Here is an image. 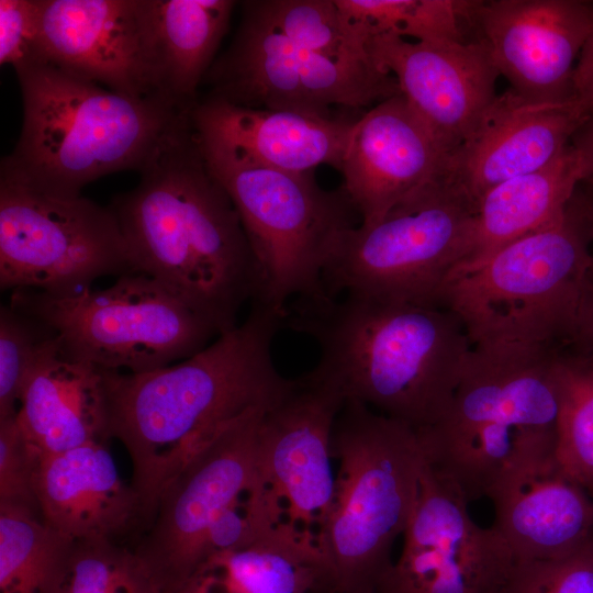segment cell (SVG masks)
Instances as JSON below:
<instances>
[{
	"label": "cell",
	"mask_w": 593,
	"mask_h": 593,
	"mask_svg": "<svg viewBox=\"0 0 593 593\" xmlns=\"http://www.w3.org/2000/svg\"><path fill=\"white\" fill-rule=\"evenodd\" d=\"M250 304L243 322L181 361L141 373L104 370L111 438L130 455L146 528L166 489L206 445L247 412L279 404L298 383L272 357L286 314Z\"/></svg>",
	"instance_id": "1"
},
{
	"label": "cell",
	"mask_w": 593,
	"mask_h": 593,
	"mask_svg": "<svg viewBox=\"0 0 593 593\" xmlns=\"http://www.w3.org/2000/svg\"><path fill=\"white\" fill-rule=\"evenodd\" d=\"M110 204L135 272L158 281L219 335L258 293L256 261L239 215L209 170L189 112Z\"/></svg>",
	"instance_id": "2"
},
{
	"label": "cell",
	"mask_w": 593,
	"mask_h": 593,
	"mask_svg": "<svg viewBox=\"0 0 593 593\" xmlns=\"http://www.w3.org/2000/svg\"><path fill=\"white\" fill-rule=\"evenodd\" d=\"M284 326L317 344L309 377L418 430L446 414L472 350L457 315L435 305L326 293L294 299Z\"/></svg>",
	"instance_id": "3"
},
{
	"label": "cell",
	"mask_w": 593,
	"mask_h": 593,
	"mask_svg": "<svg viewBox=\"0 0 593 593\" xmlns=\"http://www.w3.org/2000/svg\"><path fill=\"white\" fill-rule=\"evenodd\" d=\"M23 119L0 179L55 195L121 170L141 171L188 111L110 90L52 63L20 68Z\"/></svg>",
	"instance_id": "4"
},
{
	"label": "cell",
	"mask_w": 593,
	"mask_h": 593,
	"mask_svg": "<svg viewBox=\"0 0 593 593\" xmlns=\"http://www.w3.org/2000/svg\"><path fill=\"white\" fill-rule=\"evenodd\" d=\"M590 201L578 189L551 225L452 269L438 305L457 315L472 347L559 349L575 342L593 272Z\"/></svg>",
	"instance_id": "5"
},
{
	"label": "cell",
	"mask_w": 593,
	"mask_h": 593,
	"mask_svg": "<svg viewBox=\"0 0 593 593\" xmlns=\"http://www.w3.org/2000/svg\"><path fill=\"white\" fill-rule=\"evenodd\" d=\"M559 349L472 347L446 414L418 430L426 465L468 503L524 447L556 436Z\"/></svg>",
	"instance_id": "6"
},
{
	"label": "cell",
	"mask_w": 593,
	"mask_h": 593,
	"mask_svg": "<svg viewBox=\"0 0 593 593\" xmlns=\"http://www.w3.org/2000/svg\"><path fill=\"white\" fill-rule=\"evenodd\" d=\"M331 455L338 470L326 557L336 593H378L418 494V429L346 400L334 422Z\"/></svg>",
	"instance_id": "7"
},
{
	"label": "cell",
	"mask_w": 593,
	"mask_h": 593,
	"mask_svg": "<svg viewBox=\"0 0 593 593\" xmlns=\"http://www.w3.org/2000/svg\"><path fill=\"white\" fill-rule=\"evenodd\" d=\"M200 146L253 250L258 275L253 302L287 314L291 299L326 294L322 276L329 250L339 234L361 223L343 187L325 190L314 172L255 165Z\"/></svg>",
	"instance_id": "8"
},
{
	"label": "cell",
	"mask_w": 593,
	"mask_h": 593,
	"mask_svg": "<svg viewBox=\"0 0 593 593\" xmlns=\"http://www.w3.org/2000/svg\"><path fill=\"white\" fill-rule=\"evenodd\" d=\"M473 214L463 191L440 176L380 221L339 234L323 270L326 293L439 306L446 279L467 254Z\"/></svg>",
	"instance_id": "9"
},
{
	"label": "cell",
	"mask_w": 593,
	"mask_h": 593,
	"mask_svg": "<svg viewBox=\"0 0 593 593\" xmlns=\"http://www.w3.org/2000/svg\"><path fill=\"white\" fill-rule=\"evenodd\" d=\"M12 305L49 327L68 359L141 373L181 361L219 334L158 281L142 272L109 288L69 295L19 289Z\"/></svg>",
	"instance_id": "10"
},
{
	"label": "cell",
	"mask_w": 593,
	"mask_h": 593,
	"mask_svg": "<svg viewBox=\"0 0 593 593\" xmlns=\"http://www.w3.org/2000/svg\"><path fill=\"white\" fill-rule=\"evenodd\" d=\"M135 272L109 206L0 179V287L69 295Z\"/></svg>",
	"instance_id": "11"
},
{
	"label": "cell",
	"mask_w": 593,
	"mask_h": 593,
	"mask_svg": "<svg viewBox=\"0 0 593 593\" xmlns=\"http://www.w3.org/2000/svg\"><path fill=\"white\" fill-rule=\"evenodd\" d=\"M228 49L203 81L209 97L266 110L331 116V108H363L401 93L395 78L371 63L333 60L290 42L245 3Z\"/></svg>",
	"instance_id": "12"
},
{
	"label": "cell",
	"mask_w": 593,
	"mask_h": 593,
	"mask_svg": "<svg viewBox=\"0 0 593 593\" xmlns=\"http://www.w3.org/2000/svg\"><path fill=\"white\" fill-rule=\"evenodd\" d=\"M344 402L337 390L304 374L260 425L255 485L271 526L326 559L335 489L331 436Z\"/></svg>",
	"instance_id": "13"
},
{
	"label": "cell",
	"mask_w": 593,
	"mask_h": 593,
	"mask_svg": "<svg viewBox=\"0 0 593 593\" xmlns=\"http://www.w3.org/2000/svg\"><path fill=\"white\" fill-rule=\"evenodd\" d=\"M468 504L424 459L402 552L378 593H516L525 563Z\"/></svg>",
	"instance_id": "14"
},
{
	"label": "cell",
	"mask_w": 593,
	"mask_h": 593,
	"mask_svg": "<svg viewBox=\"0 0 593 593\" xmlns=\"http://www.w3.org/2000/svg\"><path fill=\"white\" fill-rule=\"evenodd\" d=\"M247 412L206 445L161 495L134 549L164 593H175L199 562L203 539L217 517L253 484L261 419Z\"/></svg>",
	"instance_id": "15"
},
{
	"label": "cell",
	"mask_w": 593,
	"mask_h": 593,
	"mask_svg": "<svg viewBox=\"0 0 593 593\" xmlns=\"http://www.w3.org/2000/svg\"><path fill=\"white\" fill-rule=\"evenodd\" d=\"M40 24L46 61L119 93L163 98L152 0H40Z\"/></svg>",
	"instance_id": "16"
},
{
	"label": "cell",
	"mask_w": 593,
	"mask_h": 593,
	"mask_svg": "<svg viewBox=\"0 0 593 593\" xmlns=\"http://www.w3.org/2000/svg\"><path fill=\"white\" fill-rule=\"evenodd\" d=\"M473 32L515 92L570 100L578 58L593 35V1L479 0Z\"/></svg>",
	"instance_id": "17"
},
{
	"label": "cell",
	"mask_w": 593,
	"mask_h": 593,
	"mask_svg": "<svg viewBox=\"0 0 593 593\" xmlns=\"http://www.w3.org/2000/svg\"><path fill=\"white\" fill-rule=\"evenodd\" d=\"M366 52L377 69L395 78L402 96L448 155L497 94L500 72L477 37L428 43L376 34L367 37Z\"/></svg>",
	"instance_id": "18"
},
{
	"label": "cell",
	"mask_w": 593,
	"mask_h": 593,
	"mask_svg": "<svg viewBox=\"0 0 593 593\" xmlns=\"http://www.w3.org/2000/svg\"><path fill=\"white\" fill-rule=\"evenodd\" d=\"M556 436L524 447L491 488L493 527L525 564L562 559L593 539V497L561 470Z\"/></svg>",
	"instance_id": "19"
},
{
	"label": "cell",
	"mask_w": 593,
	"mask_h": 593,
	"mask_svg": "<svg viewBox=\"0 0 593 593\" xmlns=\"http://www.w3.org/2000/svg\"><path fill=\"white\" fill-rule=\"evenodd\" d=\"M590 114L577 98L536 101L510 88L496 94L470 134L448 155L444 175L475 206L496 184L558 158Z\"/></svg>",
	"instance_id": "20"
},
{
	"label": "cell",
	"mask_w": 593,
	"mask_h": 593,
	"mask_svg": "<svg viewBox=\"0 0 593 593\" xmlns=\"http://www.w3.org/2000/svg\"><path fill=\"white\" fill-rule=\"evenodd\" d=\"M448 154L402 93L357 119L342 160L347 193L361 225L445 174Z\"/></svg>",
	"instance_id": "21"
},
{
	"label": "cell",
	"mask_w": 593,
	"mask_h": 593,
	"mask_svg": "<svg viewBox=\"0 0 593 593\" xmlns=\"http://www.w3.org/2000/svg\"><path fill=\"white\" fill-rule=\"evenodd\" d=\"M199 143L242 161L293 174L340 169L356 122L288 110L253 109L208 97L189 111Z\"/></svg>",
	"instance_id": "22"
},
{
	"label": "cell",
	"mask_w": 593,
	"mask_h": 593,
	"mask_svg": "<svg viewBox=\"0 0 593 593\" xmlns=\"http://www.w3.org/2000/svg\"><path fill=\"white\" fill-rule=\"evenodd\" d=\"M35 494L43 521L74 541H116L143 525L138 495L122 479L108 441L41 454Z\"/></svg>",
	"instance_id": "23"
},
{
	"label": "cell",
	"mask_w": 593,
	"mask_h": 593,
	"mask_svg": "<svg viewBox=\"0 0 593 593\" xmlns=\"http://www.w3.org/2000/svg\"><path fill=\"white\" fill-rule=\"evenodd\" d=\"M40 454L111 439L104 370L63 356L58 344L30 374L16 413Z\"/></svg>",
	"instance_id": "24"
},
{
	"label": "cell",
	"mask_w": 593,
	"mask_h": 593,
	"mask_svg": "<svg viewBox=\"0 0 593 593\" xmlns=\"http://www.w3.org/2000/svg\"><path fill=\"white\" fill-rule=\"evenodd\" d=\"M175 593H336L321 553L270 530L204 558Z\"/></svg>",
	"instance_id": "25"
},
{
	"label": "cell",
	"mask_w": 593,
	"mask_h": 593,
	"mask_svg": "<svg viewBox=\"0 0 593 593\" xmlns=\"http://www.w3.org/2000/svg\"><path fill=\"white\" fill-rule=\"evenodd\" d=\"M585 179L584 161L570 144L547 166L486 191L475 203L469 247L459 264L483 258L558 221Z\"/></svg>",
	"instance_id": "26"
},
{
	"label": "cell",
	"mask_w": 593,
	"mask_h": 593,
	"mask_svg": "<svg viewBox=\"0 0 593 593\" xmlns=\"http://www.w3.org/2000/svg\"><path fill=\"white\" fill-rule=\"evenodd\" d=\"M232 0H152L160 96L181 110L198 101L199 85L225 35Z\"/></svg>",
	"instance_id": "27"
},
{
	"label": "cell",
	"mask_w": 593,
	"mask_h": 593,
	"mask_svg": "<svg viewBox=\"0 0 593 593\" xmlns=\"http://www.w3.org/2000/svg\"><path fill=\"white\" fill-rule=\"evenodd\" d=\"M74 542L36 512L0 503V593H55Z\"/></svg>",
	"instance_id": "28"
},
{
	"label": "cell",
	"mask_w": 593,
	"mask_h": 593,
	"mask_svg": "<svg viewBox=\"0 0 593 593\" xmlns=\"http://www.w3.org/2000/svg\"><path fill=\"white\" fill-rule=\"evenodd\" d=\"M479 0H335L365 41L391 34L416 42H466L475 38Z\"/></svg>",
	"instance_id": "29"
},
{
	"label": "cell",
	"mask_w": 593,
	"mask_h": 593,
	"mask_svg": "<svg viewBox=\"0 0 593 593\" xmlns=\"http://www.w3.org/2000/svg\"><path fill=\"white\" fill-rule=\"evenodd\" d=\"M555 377L556 459L563 473L593 497V353L577 345L560 348Z\"/></svg>",
	"instance_id": "30"
},
{
	"label": "cell",
	"mask_w": 593,
	"mask_h": 593,
	"mask_svg": "<svg viewBox=\"0 0 593 593\" xmlns=\"http://www.w3.org/2000/svg\"><path fill=\"white\" fill-rule=\"evenodd\" d=\"M245 3L268 26L299 47L333 60L371 63L363 37L342 13L335 0H257Z\"/></svg>",
	"instance_id": "31"
},
{
	"label": "cell",
	"mask_w": 593,
	"mask_h": 593,
	"mask_svg": "<svg viewBox=\"0 0 593 593\" xmlns=\"http://www.w3.org/2000/svg\"><path fill=\"white\" fill-rule=\"evenodd\" d=\"M55 593H164L134 549L113 540L75 541Z\"/></svg>",
	"instance_id": "32"
},
{
	"label": "cell",
	"mask_w": 593,
	"mask_h": 593,
	"mask_svg": "<svg viewBox=\"0 0 593 593\" xmlns=\"http://www.w3.org/2000/svg\"><path fill=\"white\" fill-rule=\"evenodd\" d=\"M56 345L43 322L11 303L0 306V419L18 413L30 374Z\"/></svg>",
	"instance_id": "33"
},
{
	"label": "cell",
	"mask_w": 593,
	"mask_h": 593,
	"mask_svg": "<svg viewBox=\"0 0 593 593\" xmlns=\"http://www.w3.org/2000/svg\"><path fill=\"white\" fill-rule=\"evenodd\" d=\"M40 456L22 433L16 414L0 419V503L24 506L40 515L35 494Z\"/></svg>",
	"instance_id": "34"
},
{
	"label": "cell",
	"mask_w": 593,
	"mask_h": 593,
	"mask_svg": "<svg viewBox=\"0 0 593 593\" xmlns=\"http://www.w3.org/2000/svg\"><path fill=\"white\" fill-rule=\"evenodd\" d=\"M47 63L43 53L40 0H0V64L15 70Z\"/></svg>",
	"instance_id": "35"
},
{
	"label": "cell",
	"mask_w": 593,
	"mask_h": 593,
	"mask_svg": "<svg viewBox=\"0 0 593 593\" xmlns=\"http://www.w3.org/2000/svg\"><path fill=\"white\" fill-rule=\"evenodd\" d=\"M516 593H593V539L562 559L525 564Z\"/></svg>",
	"instance_id": "36"
},
{
	"label": "cell",
	"mask_w": 593,
	"mask_h": 593,
	"mask_svg": "<svg viewBox=\"0 0 593 593\" xmlns=\"http://www.w3.org/2000/svg\"><path fill=\"white\" fill-rule=\"evenodd\" d=\"M573 89L577 99L593 113V35L578 58L573 72Z\"/></svg>",
	"instance_id": "37"
},
{
	"label": "cell",
	"mask_w": 593,
	"mask_h": 593,
	"mask_svg": "<svg viewBox=\"0 0 593 593\" xmlns=\"http://www.w3.org/2000/svg\"><path fill=\"white\" fill-rule=\"evenodd\" d=\"M572 345L593 353V272L582 303L575 342Z\"/></svg>",
	"instance_id": "38"
},
{
	"label": "cell",
	"mask_w": 593,
	"mask_h": 593,
	"mask_svg": "<svg viewBox=\"0 0 593 593\" xmlns=\"http://www.w3.org/2000/svg\"><path fill=\"white\" fill-rule=\"evenodd\" d=\"M571 145L580 153L585 168L586 179L584 182L593 186V113L580 127L571 141Z\"/></svg>",
	"instance_id": "39"
}]
</instances>
